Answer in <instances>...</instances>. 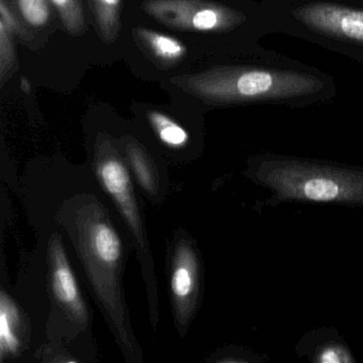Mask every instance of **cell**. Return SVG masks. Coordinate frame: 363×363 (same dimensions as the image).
<instances>
[{
    "instance_id": "cell-1",
    "label": "cell",
    "mask_w": 363,
    "mask_h": 363,
    "mask_svg": "<svg viewBox=\"0 0 363 363\" xmlns=\"http://www.w3.org/2000/svg\"><path fill=\"white\" fill-rule=\"evenodd\" d=\"M62 223L73 240L95 296L126 356L139 354L123 292V242L107 209L92 196H79L63 209Z\"/></svg>"
},
{
    "instance_id": "cell-2",
    "label": "cell",
    "mask_w": 363,
    "mask_h": 363,
    "mask_svg": "<svg viewBox=\"0 0 363 363\" xmlns=\"http://www.w3.org/2000/svg\"><path fill=\"white\" fill-rule=\"evenodd\" d=\"M327 76L293 63L265 60L261 65L218 67L180 76L172 84L216 105L284 104L303 105L326 99L333 89Z\"/></svg>"
},
{
    "instance_id": "cell-3",
    "label": "cell",
    "mask_w": 363,
    "mask_h": 363,
    "mask_svg": "<svg viewBox=\"0 0 363 363\" xmlns=\"http://www.w3.org/2000/svg\"><path fill=\"white\" fill-rule=\"evenodd\" d=\"M246 177L275 203H327L363 208V167L320 159L264 154L248 160Z\"/></svg>"
},
{
    "instance_id": "cell-4",
    "label": "cell",
    "mask_w": 363,
    "mask_h": 363,
    "mask_svg": "<svg viewBox=\"0 0 363 363\" xmlns=\"http://www.w3.org/2000/svg\"><path fill=\"white\" fill-rule=\"evenodd\" d=\"M269 10L273 27L335 45L363 61V6L335 0H288Z\"/></svg>"
},
{
    "instance_id": "cell-5",
    "label": "cell",
    "mask_w": 363,
    "mask_h": 363,
    "mask_svg": "<svg viewBox=\"0 0 363 363\" xmlns=\"http://www.w3.org/2000/svg\"><path fill=\"white\" fill-rule=\"evenodd\" d=\"M94 169L101 188L118 208L135 242L145 279L150 320L152 324L156 325L159 315L158 290L143 216L138 203L130 172L113 142L108 138H99L97 140Z\"/></svg>"
},
{
    "instance_id": "cell-6",
    "label": "cell",
    "mask_w": 363,
    "mask_h": 363,
    "mask_svg": "<svg viewBox=\"0 0 363 363\" xmlns=\"http://www.w3.org/2000/svg\"><path fill=\"white\" fill-rule=\"evenodd\" d=\"M142 7L161 24L199 33L235 30L250 18L241 11L209 0H145Z\"/></svg>"
},
{
    "instance_id": "cell-7",
    "label": "cell",
    "mask_w": 363,
    "mask_h": 363,
    "mask_svg": "<svg viewBox=\"0 0 363 363\" xmlns=\"http://www.w3.org/2000/svg\"><path fill=\"white\" fill-rule=\"evenodd\" d=\"M199 260L194 246L180 238L174 246L169 273L172 307L178 329L188 328L199 297Z\"/></svg>"
},
{
    "instance_id": "cell-8",
    "label": "cell",
    "mask_w": 363,
    "mask_h": 363,
    "mask_svg": "<svg viewBox=\"0 0 363 363\" xmlns=\"http://www.w3.org/2000/svg\"><path fill=\"white\" fill-rule=\"evenodd\" d=\"M48 267L52 296L69 318L82 327L89 322L86 301L67 258L62 239L54 235L48 244Z\"/></svg>"
},
{
    "instance_id": "cell-9",
    "label": "cell",
    "mask_w": 363,
    "mask_h": 363,
    "mask_svg": "<svg viewBox=\"0 0 363 363\" xmlns=\"http://www.w3.org/2000/svg\"><path fill=\"white\" fill-rule=\"evenodd\" d=\"M22 347V318L16 301L6 292L0 294V359L18 356Z\"/></svg>"
},
{
    "instance_id": "cell-10",
    "label": "cell",
    "mask_w": 363,
    "mask_h": 363,
    "mask_svg": "<svg viewBox=\"0 0 363 363\" xmlns=\"http://www.w3.org/2000/svg\"><path fill=\"white\" fill-rule=\"evenodd\" d=\"M127 164L133 172L138 184L150 196H158L160 193V176L156 165L141 144L133 139H127L124 143Z\"/></svg>"
},
{
    "instance_id": "cell-11",
    "label": "cell",
    "mask_w": 363,
    "mask_h": 363,
    "mask_svg": "<svg viewBox=\"0 0 363 363\" xmlns=\"http://www.w3.org/2000/svg\"><path fill=\"white\" fill-rule=\"evenodd\" d=\"M135 37L140 43L158 60L172 63L182 60L186 55V48L182 41L146 28H138L133 30Z\"/></svg>"
},
{
    "instance_id": "cell-12",
    "label": "cell",
    "mask_w": 363,
    "mask_h": 363,
    "mask_svg": "<svg viewBox=\"0 0 363 363\" xmlns=\"http://www.w3.org/2000/svg\"><path fill=\"white\" fill-rule=\"evenodd\" d=\"M148 122L158 139L173 150L186 147L190 141L188 131L163 112L152 110L147 113Z\"/></svg>"
},
{
    "instance_id": "cell-13",
    "label": "cell",
    "mask_w": 363,
    "mask_h": 363,
    "mask_svg": "<svg viewBox=\"0 0 363 363\" xmlns=\"http://www.w3.org/2000/svg\"><path fill=\"white\" fill-rule=\"evenodd\" d=\"M121 4L122 0H91L97 28L108 43L116 41L120 35Z\"/></svg>"
},
{
    "instance_id": "cell-14",
    "label": "cell",
    "mask_w": 363,
    "mask_h": 363,
    "mask_svg": "<svg viewBox=\"0 0 363 363\" xmlns=\"http://www.w3.org/2000/svg\"><path fill=\"white\" fill-rule=\"evenodd\" d=\"M58 12L63 26L74 35H80L86 31V20L80 0H50Z\"/></svg>"
},
{
    "instance_id": "cell-15",
    "label": "cell",
    "mask_w": 363,
    "mask_h": 363,
    "mask_svg": "<svg viewBox=\"0 0 363 363\" xmlns=\"http://www.w3.org/2000/svg\"><path fill=\"white\" fill-rule=\"evenodd\" d=\"M22 18L33 27H44L50 20V0H14Z\"/></svg>"
},
{
    "instance_id": "cell-16",
    "label": "cell",
    "mask_w": 363,
    "mask_h": 363,
    "mask_svg": "<svg viewBox=\"0 0 363 363\" xmlns=\"http://www.w3.org/2000/svg\"><path fill=\"white\" fill-rule=\"evenodd\" d=\"M12 31H10L3 23H0V82L1 86L10 79L16 67V57L14 50Z\"/></svg>"
},
{
    "instance_id": "cell-17",
    "label": "cell",
    "mask_w": 363,
    "mask_h": 363,
    "mask_svg": "<svg viewBox=\"0 0 363 363\" xmlns=\"http://www.w3.org/2000/svg\"><path fill=\"white\" fill-rule=\"evenodd\" d=\"M0 23H3L13 33H22V26L12 12L7 0H0Z\"/></svg>"
},
{
    "instance_id": "cell-18",
    "label": "cell",
    "mask_w": 363,
    "mask_h": 363,
    "mask_svg": "<svg viewBox=\"0 0 363 363\" xmlns=\"http://www.w3.org/2000/svg\"><path fill=\"white\" fill-rule=\"evenodd\" d=\"M21 86H22L23 92H30V84H29L28 79H27V78H25L24 76H23L22 79H21Z\"/></svg>"
}]
</instances>
